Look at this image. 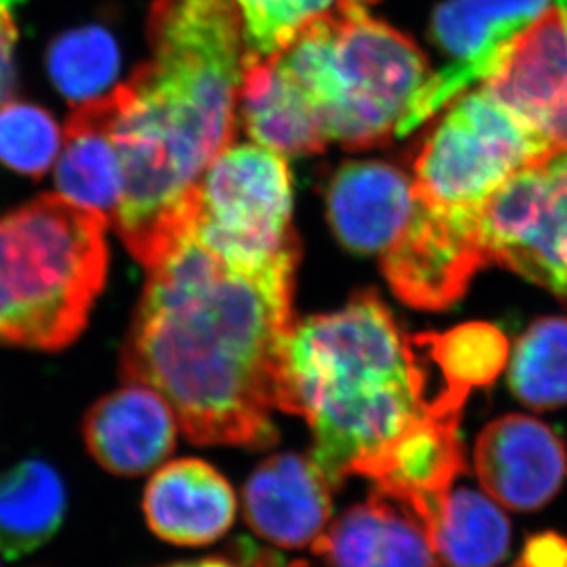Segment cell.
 <instances>
[{"mask_svg": "<svg viewBox=\"0 0 567 567\" xmlns=\"http://www.w3.org/2000/svg\"><path fill=\"white\" fill-rule=\"evenodd\" d=\"M162 567H309V564L301 563V560L285 564L278 555L259 549L250 542L241 540L234 555L200 558V560H188V563L169 564V566Z\"/></svg>", "mask_w": 567, "mask_h": 567, "instance_id": "29", "label": "cell"}, {"mask_svg": "<svg viewBox=\"0 0 567 567\" xmlns=\"http://www.w3.org/2000/svg\"><path fill=\"white\" fill-rule=\"evenodd\" d=\"M245 518L256 535L281 547L315 544L331 519V485L311 460L278 454L262 461L245 491Z\"/></svg>", "mask_w": 567, "mask_h": 567, "instance_id": "17", "label": "cell"}, {"mask_svg": "<svg viewBox=\"0 0 567 567\" xmlns=\"http://www.w3.org/2000/svg\"><path fill=\"white\" fill-rule=\"evenodd\" d=\"M178 421L172 408L147 385L125 382L102 396L85 417L86 449L116 476H142L172 455Z\"/></svg>", "mask_w": 567, "mask_h": 567, "instance_id": "15", "label": "cell"}, {"mask_svg": "<svg viewBox=\"0 0 567 567\" xmlns=\"http://www.w3.org/2000/svg\"><path fill=\"white\" fill-rule=\"evenodd\" d=\"M432 544L443 566L494 567L507 557L511 522L493 499L457 488L444 499Z\"/></svg>", "mask_w": 567, "mask_h": 567, "instance_id": "22", "label": "cell"}, {"mask_svg": "<svg viewBox=\"0 0 567 567\" xmlns=\"http://www.w3.org/2000/svg\"><path fill=\"white\" fill-rule=\"evenodd\" d=\"M237 116L256 144L279 155H311L327 145L306 100L274 58L245 64Z\"/></svg>", "mask_w": 567, "mask_h": 567, "instance_id": "20", "label": "cell"}, {"mask_svg": "<svg viewBox=\"0 0 567 567\" xmlns=\"http://www.w3.org/2000/svg\"><path fill=\"white\" fill-rule=\"evenodd\" d=\"M312 551L329 567H443L423 519L382 491L346 511Z\"/></svg>", "mask_w": 567, "mask_h": 567, "instance_id": "16", "label": "cell"}, {"mask_svg": "<svg viewBox=\"0 0 567 567\" xmlns=\"http://www.w3.org/2000/svg\"><path fill=\"white\" fill-rule=\"evenodd\" d=\"M553 145L487 89L450 103L413 162L419 200L446 214L482 219L499 188Z\"/></svg>", "mask_w": 567, "mask_h": 567, "instance_id": "6", "label": "cell"}, {"mask_svg": "<svg viewBox=\"0 0 567 567\" xmlns=\"http://www.w3.org/2000/svg\"><path fill=\"white\" fill-rule=\"evenodd\" d=\"M483 89L540 133L553 150L567 147V0H553Z\"/></svg>", "mask_w": 567, "mask_h": 567, "instance_id": "11", "label": "cell"}, {"mask_svg": "<svg viewBox=\"0 0 567 567\" xmlns=\"http://www.w3.org/2000/svg\"><path fill=\"white\" fill-rule=\"evenodd\" d=\"M474 465L482 487L496 504L530 513L549 504L563 488L566 443L538 419L511 413L483 429Z\"/></svg>", "mask_w": 567, "mask_h": 567, "instance_id": "12", "label": "cell"}, {"mask_svg": "<svg viewBox=\"0 0 567 567\" xmlns=\"http://www.w3.org/2000/svg\"><path fill=\"white\" fill-rule=\"evenodd\" d=\"M508 385L525 406L546 412L567 404V318L536 320L514 343Z\"/></svg>", "mask_w": 567, "mask_h": 567, "instance_id": "24", "label": "cell"}, {"mask_svg": "<svg viewBox=\"0 0 567 567\" xmlns=\"http://www.w3.org/2000/svg\"><path fill=\"white\" fill-rule=\"evenodd\" d=\"M553 6V0H446L432 19V41L444 64L417 92L396 138L426 124L450 103L485 83L513 44Z\"/></svg>", "mask_w": 567, "mask_h": 567, "instance_id": "9", "label": "cell"}, {"mask_svg": "<svg viewBox=\"0 0 567 567\" xmlns=\"http://www.w3.org/2000/svg\"><path fill=\"white\" fill-rule=\"evenodd\" d=\"M188 228L215 252L243 261L300 254L285 156L259 144L220 151L193 192Z\"/></svg>", "mask_w": 567, "mask_h": 567, "instance_id": "7", "label": "cell"}, {"mask_svg": "<svg viewBox=\"0 0 567 567\" xmlns=\"http://www.w3.org/2000/svg\"><path fill=\"white\" fill-rule=\"evenodd\" d=\"M516 567H567V538L558 533H540L525 542Z\"/></svg>", "mask_w": 567, "mask_h": 567, "instance_id": "30", "label": "cell"}, {"mask_svg": "<svg viewBox=\"0 0 567 567\" xmlns=\"http://www.w3.org/2000/svg\"><path fill=\"white\" fill-rule=\"evenodd\" d=\"M61 197L102 215L109 225L118 214L125 173L118 145L111 134L107 96L78 105L63 133V151L55 167Z\"/></svg>", "mask_w": 567, "mask_h": 567, "instance_id": "19", "label": "cell"}, {"mask_svg": "<svg viewBox=\"0 0 567 567\" xmlns=\"http://www.w3.org/2000/svg\"><path fill=\"white\" fill-rule=\"evenodd\" d=\"M24 0H0V105L17 91V8Z\"/></svg>", "mask_w": 567, "mask_h": 567, "instance_id": "28", "label": "cell"}, {"mask_svg": "<svg viewBox=\"0 0 567 567\" xmlns=\"http://www.w3.org/2000/svg\"><path fill=\"white\" fill-rule=\"evenodd\" d=\"M375 0H337L272 55L327 144L368 150L396 134L432 70L413 41L373 13Z\"/></svg>", "mask_w": 567, "mask_h": 567, "instance_id": "4", "label": "cell"}, {"mask_svg": "<svg viewBox=\"0 0 567 567\" xmlns=\"http://www.w3.org/2000/svg\"><path fill=\"white\" fill-rule=\"evenodd\" d=\"M482 245L498 262L567 306V147L516 173L482 215Z\"/></svg>", "mask_w": 567, "mask_h": 567, "instance_id": "8", "label": "cell"}, {"mask_svg": "<svg viewBox=\"0 0 567 567\" xmlns=\"http://www.w3.org/2000/svg\"><path fill=\"white\" fill-rule=\"evenodd\" d=\"M63 134L47 109L28 102L0 105V164L27 177H43L58 161Z\"/></svg>", "mask_w": 567, "mask_h": 567, "instance_id": "26", "label": "cell"}, {"mask_svg": "<svg viewBox=\"0 0 567 567\" xmlns=\"http://www.w3.org/2000/svg\"><path fill=\"white\" fill-rule=\"evenodd\" d=\"M107 226L61 195L0 217V346L58 351L80 337L107 279Z\"/></svg>", "mask_w": 567, "mask_h": 567, "instance_id": "5", "label": "cell"}, {"mask_svg": "<svg viewBox=\"0 0 567 567\" xmlns=\"http://www.w3.org/2000/svg\"><path fill=\"white\" fill-rule=\"evenodd\" d=\"M153 58L109 92L125 193L116 228L145 268L192 219L193 192L231 144L247 49L236 0H155Z\"/></svg>", "mask_w": 567, "mask_h": 567, "instance_id": "2", "label": "cell"}, {"mask_svg": "<svg viewBox=\"0 0 567 567\" xmlns=\"http://www.w3.org/2000/svg\"><path fill=\"white\" fill-rule=\"evenodd\" d=\"M237 499L230 483L203 460H177L153 474L144 493L151 530L175 546H208L234 525Z\"/></svg>", "mask_w": 567, "mask_h": 567, "instance_id": "18", "label": "cell"}, {"mask_svg": "<svg viewBox=\"0 0 567 567\" xmlns=\"http://www.w3.org/2000/svg\"><path fill=\"white\" fill-rule=\"evenodd\" d=\"M327 215L351 252L384 256L419 208L412 175L385 162L343 164L327 188Z\"/></svg>", "mask_w": 567, "mask_h": 567, "instance_id": "14", "label": "cell"}, {"mask_svg": "<svg viewBox=\"0 0 567 567\" xmlns=\"http://www.w3.org/2000/svg\"><path fill=\"white\" fill-rule=\"evenodd\" d=\"M66 513V491L58 471L41 460L0 472V557L38 551L54 538Z\"/></svg>", "mask_w": 567, "mask_h": 567, "instance_id": "21", "label": "cell"}, {"mask_svg": "<svg viewBox=\"0 0 567 567\" xmlns=\"http://www.w3.org/2000/svg\"><path fill=\"white\" fill-rule=\"evenodd\" d=\"M300 256L243 261L189 228L147 267L122 349L125 382L169 404L195 444L267 449L295 327Z\"/></svg>", "mask_w": 567, "mask_h": 567, "instance_id": "1", "label": "cell"}, {"mask_svg": "<svg viewBox=\"0 0 567 567\" xmlns=\"http://www.w3.org/2000/svg\"><path fill=\"white\" fill-rule=\"evenodd\" d=\"M432 360L421 334L401 331L375 290L295 321L279 410L307 419L311 461L331 488L365 468L434 408Z\"/></svg>", "mask_w": 567, "mask_h": 567, "instance_id": "3", "label": "cell"}, {"mask_svg": "<svg viewBox=\"0 0 567 567\" xmlns=\"http://www.w3.org/2000/svg\"><path fill=\"white\" fill-rule=\"evenodd\" d=\"M247 64L268 60L337 4V0H236Z\"/></svg>", "mask_w": 567, "mask_h": 567, "instance_id": "27", "label": "cell"}, {"mask_svg": "<svg viewBox=\"0 0 567 567\" xmlns=\"http://www.w3.org/2000/svg\"><path fill=\"white\" fill-rule=\"evenodd\" d=\"M120 66L118 41L97 24L61 33L47 52L50 80L61 96L80 105L107 96L118 80Z\"/></svg>", "mask_w": 567, "mask_h": 567, "instance_id": "25", "label": "cell"}, {"mask_svg": "<svg viewBox=\"0 0 567 567\" xmlns=\"http://www.w3.org/2000/svg\"><path fill=\"white\" fill-rule=\"evenodd\" d=\"M461 413L434 402L426 415L404 430L362 476L377 491L401 499L423 519L430 536L455 477L465 472Z\"/></svg>", "mask_w": 567, "mask_h": 567, "instance_id": "13", "label": "cell"}, {"mask_svg": "<svg viewBox=\"0 0 567 567\" xmlns=\"http://www.w3.org/2000/svg\"><path fill=\"white\" fill-rule=\"evenodd\" d=\"M432 364L437 368L441 393L465 406L476 388H488L508 362V340L498 327L471 321L444 332H421Z\"/></svg>", "mask_w": 567, "mask_h": 567, "instance_id": "23", "label": "cell"}, {"mask_svg": "<svg viewBox=\"0 0 567 567\" xmlns=\"http://www.w3.org/2000/svg\"><path fill=\"white\" fill-rule=\"evenodd\" d=\"M487 262L482 219L446 214L421 200L401 239L380 256L393 292L423 311L454 306Z\"/></svg>", "mask_w": 567, "mask_h": 567, "instance_id": "10", "label": "cell"}]
</instances>
